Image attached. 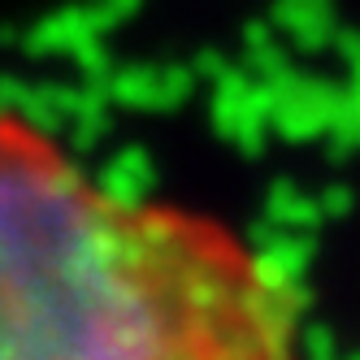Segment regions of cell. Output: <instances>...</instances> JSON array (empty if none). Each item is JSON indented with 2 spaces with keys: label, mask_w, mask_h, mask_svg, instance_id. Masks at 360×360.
I'll list each match as a JSON object with an SVG mask.
<instances>
[{
  "label": "cell",
  "mask_w": 360,
  "mask_h": 360,
  "mask_svg": "<svg viewBox=\"0 0 360 360\" xmlns=\"http://www.w3.org/2000/svg\"><path fill=\"white\" fill-rule=\"evenodd\" d=\"M0 360H308V300L217 213L126 195L0 105Z\"/></svg>",
  "instance_id": "obj_1"
}]
</instances>
